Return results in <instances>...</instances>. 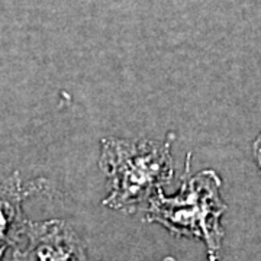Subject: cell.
Instances as JSON below:
<instances>
[{
	"mask_svg": "<svg viewBox=\"0 0 261 261\" xmlns=\"http://www.w3.org/2000/svg\"><path fill=\"white\" fill-rule=\"evenodd\" d=\"M173 134L163 142L103 138L99 164L109 181L103 205L123 212L145 211L173 178Z\"/></svg>",
	"mask_w": 261,
	"mask_h": 261,
	"instance_id": "cell-1",
	"label": "cell"
},
{
	"mask_svg": "<svg viewBox=\"0 0 261 261\" xmlns=\"http://www.w3.org/2000/svg\"><path fill=\"white\" fill-rule=\"evenodd\" d=\"M190 157L192 154H187L177 193L166 196L160 192L144 211L145 219L164 226L173 235L203 241L209 261H219L225 237L221 219L228 207L221 196L222 178L214 170L190 174Z\"/></svg>",
	"mask_w": 261,
	"mask_h": 261,
	"instance_id": "cell-2",
	"label": "cell"
},
{
	"mask_svg": "<svg viewBox=\"0 0 261 261\" xmlns=\"http://www.w3.org/2000/svg\"><path fill=\"white\" fill-rule=\"evenodd\" d=\"M47 185L44 178L23 181L18 171L0 183V261H16L29 225L23 202Z\"/></svg>",
	"mask_w": 261,
	"mask_h": 261,
	"instance_id": "cell-3",
	"label": "cell"
},
{
	"mask_svg": "<svg viewBox=\"0 0 261 261\" xmlns=\"http://www.w3.org/2000/svg\"><path fill=\"white\" fill-rule=\"evenodd\" d=\"M16 261H89L84 243L61 219L29 222Z\"/></svg>",
	"mask_w": 261,
	"mask_h": 261,
	"instance_id": "cell-4",
	"label": "cell"
},
{
	"mask_svg": "<svg viewBox=\"0 0 261 261\" xmlns=\"http://www.w3.org/2000/svg\"><path fill=\"white\" fill-rule=\"evenodd\" d=\"M252 154H254L255 163H257V166L261 171V132L257 135L255 141L252 142Z\"/></svg>",
	"mask_w": 261,
	"mask_h": 261,
	"instance_id": "cell-5",
	"label": "cell"
},
{
	"mask_svg": "<svg viewBox=\"0 0 261 261\" xmlns=\"http://www.w3.org/2000/svg\"><path fill=\"white\" fill-rule=\"evenodd\" d=\"M163 261H177V260H176V258H173V257H166Z\"/></svg>",
	"mask_w": 261,
	"mask_h": 261,
	"instance_id": "cell-6",
	"label": "cell"
}]
</instances>
